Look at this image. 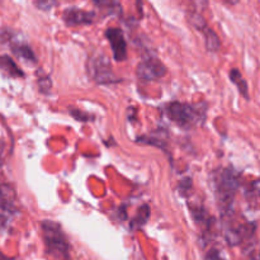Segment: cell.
I'll list each match as a JSON object with an SVG mask.
<instances>
[{
    "mask_svg": "<svg viewBox=\"0 0 260 260\" xmlns=\"http://www.w3.org/2000/svg\"><path fill=\"white\" fill-rule=\"evenodd\" d=\"M240 175L233 168H225L215 179V194L222 216L233 212L236 193L240 188Z\"/></svg>",
    "mask_w": 260,
    "mask_h": 260,
    "instance_id": "1",
    "label": "cell"
},
{
    "mask_svg": "<svg viewBox=\"0 0 260 260\" xmlns=\"http://www.w3.org/2000/svg\"><path fill=\"white\" fill-rule=\"evenodd\" d=\"M41 229L48 258L51 260H69V243L60 225L52 221H43Z\"/></svg>",
    "mask_w": 260,
    "mask_h": 260,
    "instance_id": "2",
    "label": "cell"
},
{
    "mask_svg": "<svg viewBox=\"0 0 260 260\" xmlns=\"http://www.w3.org/2000/svg\"><path fill=\"white\" fill-rule=\"evenodd\" d=\"M223 217L229 220V222H226L223 236L230 246H239L241 244H245L255 236L256 229H258L256 222H250L246 220L239 221L233 215V212L225 215Z\"/></svg>",
    "mask_w": 260,
    "mask_h": 260,
    "instance_id": "3",
    "label": "cell"
},
{
    "mask_svg": "<svg viewBox=\"0 0 260 260\" xmlns=\"http://www.w3.org/2000/svg\"><path fill=\"white\" fill-rule=\"evenodd\" d=\"M88 73L90 78L99 84H109L118 81L114 76L113 71H112V66L108 57L106 55H102V53L94 55L88 61Z\"/></svg>",
    "mask_w": 260,
    "mask_h": 260,
    "instance_id": "4",
    "label": "cell"
},
{
    "mask_svg": "<svg viewBox=\"0 0 260 260\" xmlns=\"http://www.w3.org/2000/svg\"><path fill=\"white\" fill-rule=\"evenodd\" d=\"M167 113L175 124L184 127V128L193 126L198 119V111H196L189 104L179 103V102L169 104L167 108Z\"/></svg>",
    "mask_w": 260,
    "mask_h": 260,
    "instance_id": "5",
    "label": "cell"
},
{
    "mask_svg": "<svg viewBox=\"0 0 260 260\" xmlns=\"http://www.w3.org/2000/svg\"><path fill=\"white\" fill-rule=\"evenodd\" d=\"M165 74H167V68L156 57L145 58L137 66V76L145 81L156 80L165 76Z\"/></svg>",
    "mask_w": 260,
    "mask_h": 260,
    "instance_id": "6",
    "label": "cell"
},
{
    "mask_svg": "<svg viewBox=\"0 0 260 260\" xmlns=\"http://www.w3.org/2000/svg\"><path fill=\"white\" fill-rule=\"evenodd\" d=\"M106 37L112 47L113 57L116 61H124L127 58V43L123 32L118 28H108Z\"/></svg>",
    "mask_w": 260,
    "mask_h": 260,
    "instance_id": "7",
    "label": "cell"
},
{
    "mask_svg": "<svg viewBox=\"0 0 260 260\" xmlns=\"http://www.w3.org/2000/svg\"><path fill=\"white\" fill-rule=\"evenodd\" d=\"M62 19L66 25L70 27H76V25H85L91 24L95 19V14L86 10L78 9V8H69L62 13Z\"/></svg>",
    "mask_w": 260,
    "mask_h": 260,
    "instance_id": "8",
    "label": "cell"
},
{
    "mask_svg": "<svg viewBox=\"0 0 260 260\" xmlns=\"http://www.w3.org/2000/svg\"><path fill=\"white\" fill-rule=\"evenodd\" d=\"M244 196H245L246 205L249 210H260V179L248 183L244 187Z\"/></svg>",
    "mask_w": 260,
    "mask_h": 260,
    "instance_id": "9",
    "label": "cell"
},
{
    "mask_svg": "<svg viewBox=\"0 0 260 260\" xmlns=\"http://www.w3.org/2000/svg\"><path fill=\"white\" fill-rule=\"evenodd\" d=\"M0 69L13 78H22L23 76V71L20 70L19 66L15 63L12 57L7 55L0 56Z\"/></svg>",
    "mask_w": 260,
    "mask_h": 260,
    "instance_id": "10",
    "label": "cell"
},
{
    "mask_svg": "<svg viewBox=\"0 0 260 260\" xmlns=\"http://www.w3.org/2000/svg\"><path fill=\"white\" fill-rule=\"evenodd\" d=\"M230 80L233 81L234 85H236V88L239 89V93L249 101L250 99V95H249V85L246 83V80L244 79V76L241 75V73L239 71V69H233L230 71Z\"/></svg>",
    "mask_w": 260,
    "mask_h": 260,
    "instance_id": "11",
    "label": "cell"
},
{
    "mask_svg": "<svg viewBox=\"0 0 260 260\" xmlns=\"http://www.w3.org/2000/svg\"><path fill=\"white\" fill-rule=\"evenodd\" d=\"M202 33L203 36H205V42L207 50L210 51V52H217L221 48V41L220 37L217 36V33H216L212 28L208 27V25L202 30Z\"/></svg>",
    "mask_w": 260,
    "mask_h": 260,
    "instance_id": "12",
    "label": "cell"
},
{
    "mask_svg": "<svg viewBox=\"0 0 260 260\" xmlns=\"http://www.w3.org/2000/svg\"><path fill=\"white\" fill-rule=\"evenodd\" d=\"M12 51L14 52V55H17L18 57L22 58V60L29 61V62H32V63H36V61H37L35 52L30 50L29 46L18 43V45L12 46Z\"/></svg>",
    "mask_w": 260,
    "mask_h": 260,
    "instance_id": "13",
    "label": "cell"
},
{
    "mask_svg": "<svg viewBox=\"0 0 260 260\" xmlns=\"http://www.w3.org/2000/svg\"><path fill=\"white\" fill-rule=\"evenodd\" d=\"M149 215H150V211H149V207L147 206H142L141 210L139 211V213H137L136 217L132 220V229H137V228H141L142 225H145L147 221V218H149Z\"/></svg>",
    "mask_w": 260,
    "mask_h": 260,
    "instance_id": "14",
    "label": "cell"
},
{
    "mask_svg": "<svg viewBox=\"0 0 260 260\" xmlns=\"http://www.w3.org/2000/svg\"><path fill=\"white\" fill-rule=\"evenodd\" d=\"M36 8L43 12H48L56 5V0H35Z\"/></svg>",
    "mask_w": 260,
    "mask_h": 260,
    "instance_id": "15",
    "label": "cell"
},
{
    "mask_svg": "<svg viewBox=\"0 0 260 260\" xmlns=\"http://www.w3.org/2000/svg\"><path fill=\"white\" fill-rule=\"evenodd\" d=\"M205 260H226L225 256L221 254V251L218 249H210V250L206 253V258Z\"/></svg>",
    "mask_w": 260,
    "mask_h": 260,
    "instance_id": "16",
    "label": "cell"
},
{
    "mask_svg": "<svg viewBox=\"0 0 260 260\" xmlns=\"http://www.w3.org/2000/svg\"><path fill=\"white\" fill-rule=\"evenodd\" d=\"M38 86H40L41 91L47 93V91L51 90V86H52V84H51V79L48 78V76H46V78H41L40 80H38Z\"/></svg>",
    "mask_w": 260,
    "mask_h": 260,
    "instance_id": "17",
    "label": "cell"
},
{
    "mask_svg": "<svg viewBox=\"0 0 260 260\" xmlns=\"http://www.w3.org/2000/svg\"><path fill=\"white\" fill-rule=\"evenodd\" d=\"M94 3L99 7H112V5H114L112 0H94Z\"/></svg>",
    "mask_w": 260,
    "mask_h": 260,
    "instance_id": "18",
    "label": "cell"
},
{
    "mask_svg": "<svg viewBox=\"0 0 260 260\" xmlns=\"http://www.w3.org/2000/svg\"><path fill=\"white\" fill-rule=\"evenodd\" d=\"M222 2L228 5H236L240 3V0H222Z\"/></svg>",
    "mask_w": 260,
    "mask_h": 260,
    "instance_id": "19",
    "label": "cell"
},
{
    "mask_svg": "<svg viewBox=\"0 0 260 260\" xmlns=\"http://www.w3.org/2000/svg\"><path fill=\"white\" fill-rule=\"evenodd\" d=\"M0 260H12L10 258H8V256H5L4 254L2 253V251H0Z\"/></svg>",
    "mask_w": 260,
    "mask_h": 260,
    "instance_id": "20",
    "label": "cell"
}]
</instances>
